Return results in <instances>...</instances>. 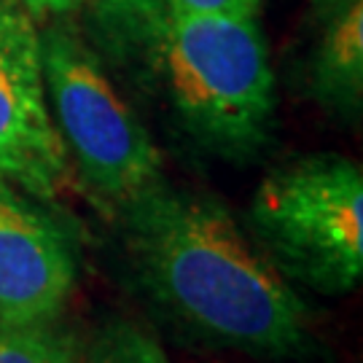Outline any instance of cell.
<instances>
[{"label":"cell","mask_w":363,"mask_h":363,"mask_svg":"<svg viewBox=\"0 0 363 363\" xmlns=\"http://www.w3.org/2000/svg\"><path fill=\"white\" fill-rule=\"evenodd\" d=\"M40 67L70 175L105 216L164 178L156 138L111 81L73 16L40 22Z\"/></svg>","instance_id":"3957f363"},{"label":"cell","mask_w":363,"mask_h":363,"mask_svg":"<svg viewBox=\"0 0 363 363\" xmlns=\"http://www.w3.org/2000/svg\"><path fill=\"white\" fill-rule=\"evenodd\" d=\"M307 91L325 113L358 121L363 108V0H312Z\"/></svg>","instance_id":"52a82bcc"},{"label":"cell","mask_w":363,"mask_h":363,"mask_svg":"<svg viewBox=\"0 0 363 363\" xmlns=\"http://www.w3.org/2000/svg\"><path fill=\"white\" fill-rule=\"evenodd\" d=\"M81 337L65 315L0 323V363H78Z\"/></svg>","instance_id":"ba28073f"},{"label":"cell","mask_w":363,"mask_h":363,"mask_svg":"<svg viewBox=\"0 0 363 363\" xmlns=\"http://www.w3.org/2000/svg\"><path fill=\"white\" fill-rule=\"evenodd\" d=\"M118 91L186 151L256 162L277 132V81L259 19L169 0H89L73 16Z\"/></svg>","instance_id":"6da1fadb"},{"label":"cell","mask_w":363,"mask_h":363,"mask_svg":"<svg viewBox=\"0 0 363 363\" xmlns=\"http://www.w3.org/2000/svg\"><path fill=\"white\" fill-rule=\"evenodd\" d=\"M247 237L288 283L323 296L363 280V172L339 154H307L256 186Z\"/></svg>","instance_id":"277c9868"},{"label":"cell","mask_w":363,"mask_h":363,"mask_svg":"<svg viewBox=\"0 0 363 363\" xmlns=\"http://www.w3.org/2000/svg\"><path fill=\"white\" fill-rule=\"evenodd\" d=\"M81 259L76 218L0 175V323L65 315Z\"/></svg>","instance_id":"5b68a950"},{"label":"cell","mask_w":363,"mask_h":363,"mask_svg":"<svg viewBox=\"0 0 363 363\" xmlns=\"http://www.w3.org/2000/svg\"><path fill=\"white\" fill-rule=\"evenodd\" d=\"M78 363H169V358L140 325L113 318L81 345Z\"/></svg>","instance_id":"9c48e42d"},{"label":"cell","mask_w":363,"mask_h":363,"mask_svg":"<svg viewBox=\"0 0 363 363\" xmlns=\"http://www.w3.org/2000/svg\"><path fill=\"white\" fill-rule=\"evenodd\" d=\"M169 3L186 13L240 16V19H259L264 9V0H169Z\"/></svg>","instance_id":"30bf717a"},{"label":"cell","mask_w":363,"mask_h":363,"mask_svg":"<svg viewBox=\"0 0 363 363\" xmlns=\"http://www.w3.org/2000/svg\"><path fill=\"white\" fill-rule=\"evenodd\" d=\"M19 3L38 22H46V19H57V16H76L89 0H19Z\"/></svg>","instance_id":"8fae6325"},{"label":"cell","mask_w":363,"mask_h":363,"mask_svg":"<svg viewBox=\"0 0 363 363\" xmlns=\"http://www.w3.org/2000/svg\"><path fill=\"white\" fill-rule=\"evenodd\" d=\"M111 218L132 283L202 345L259 358L310 347V312L220 199L167 178Z\"/></svg>","instance_id":"7a4b0ae2"},{"label":"cell","mask_w":363,"mask_h":363,"mask_svg":"<svg viewBox=\"0 0 363 363\" xmlns=\"http://www.w3.org/2000/svg\"><path fill=\"white\" fill-rule=\"evenodd\" d=\"M0 175L49 202L70 181L46 105L40 22L19 0H0Z\"/></svg>","instance_id":"8992f818"}]
</instances>
